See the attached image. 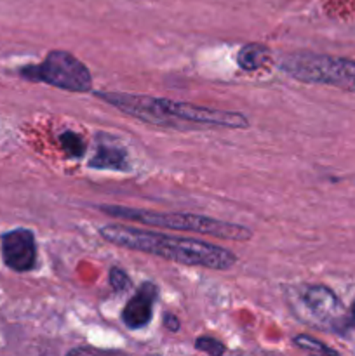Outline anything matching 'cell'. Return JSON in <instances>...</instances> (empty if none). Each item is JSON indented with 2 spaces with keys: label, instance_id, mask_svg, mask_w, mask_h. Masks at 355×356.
I'll return each mask as SVG.
<instances>
[{
  "label": "cell",
  "instance_id": "obj_12",
  "mask_svg": "<svg viewBox=\"0 0 355 356\" xmlns=\"http://www.w3.org/2000/svg\"><path fill=\"white\" fill-rule=\"evenodd\" d=\"M294 346H298L299 350L312 351V353L336 355V351H334L333 348L326 346V344H324V343H320V341L313 339V337H310V336H305V334H301V336H296L294 337Z\"/></svg>",
  "mask_w": 355,
  "mask_h": 356
},
{
  "label": "cell",
  "instance_id": "obj_6",
  "mask_svg": "<svg viewBox=\"0 0 355 356\" xmlns=\"http://www.w3.org/2000/svg\"><path fill=\"white\" fill-rule=\"evenodd\" d=\"M291 305L306 322L338 329L345 323V312L340 299L324 285H299L291 291Z\"/></svg>",
  "mask_w": 355,
  "mask_h": 356
},
{
  "label": "cell",
  "instance_id": "obj_9",
  "mask_svg": "<svg viewBox=\"0 0 355 356\" xmlns=\"http://www.w3.org/2000/svg\"><path fill=\"white\" fill-rule=\"evenodd\" d=\"M90 169L97 170H117V172H125L131 169L127 152L122 146H113L110 141L101 143L97 146L96 155L89 162Z\"/></svg>",
  "mask_w": 355,
  "mask_h": 356
},
{
  "label": "cell",
  "instance_id": "obj_13",
  "mask_svg": "<svg viewBox=\"0 0 355 356\" xmlns=\"http://www.w3.org/2000/svg\"><path fill=\"white\" fill-rule=\"evenodd\" d=\"M195 350L200 351V353L211 355V356H219L226 351V346L221 343V341L214 339V337L209 336H202L195 339Z\"/></svg>",
  "mask_w": 355,
  "mask_h": 356
},
{
  "label": "cell",
  "instance_id": "obj_7",
  "mask_svg": "<svg viewBox=\"0 0 355 356\" xmlns=\"http://www.w3.org/2000/svg\"><path fill=\"white\" fill-rule=\"evenodd\" d=\"M2 257L7 268L26 273L37 266V245L30 229H13L2 236Z\"/></svg>",
  "mask_w": 355,
  "mask_h": 356
},
{
  "label": "cell",
  "instance_id": "obj_2",
  "mask_svg": "<svg viewBox=\"0 0 355 356\" xmlns=\"http://www.w3.org/2000/svg\"><path fill=\"white\" fill-rule=\"evenodd\" d=\"M97 99L104 101L110 106L117 108L122 113L134 117L138 120L153 125H174L178 122H187L204 127H221V129H247L249 118L239 111L212 110V108L195 106L190 103L166 99V97L138 96L127 92H106V90H94Z\"/></svg>",
  "mask_w": 355,
  "mask_h": 356
},
{
  "label": "cell",
  "instance_id": "obj_10",
  "mask_svg": "<svg viewBox=\"0 0 355 356\" xmlns=\"http://www.w3.org/2000/svg\"><path fill=\"white\" fill-rule=\"evenodd\" d=\"M271 61V51L263 44H247L237 52V63L244 72H256Z\"/></svg>",
  "mask_w": 355,
  "mask_h": 356
},
{
  "label": "cell",
  "instance_id": "obj_3",
  "mask_svg": "<svg viewBox=\"0 0 355 356\" xmlns=\"http://www.w3.org/2000/svg\"><path fill=\"white\" fill-rule=\"evenodd\" d=\"M97 209L104 214L111 216V218H120L125 221L136 222V225L153 226V228L183 229V232H194L198 235L228 240V242H247V240L253 238V232L246 226L219 221V219L207 218V216L187 214V212L146 211V209L120 207V205H100Z\"/></svg>",
  "mask_w": 355,
  "mask_h": 356
},
{
  "label": "cell",
  "instance_id": "obj_16",
  "mask_svg": "<svg viewBox=\"0 0 355 356\" xmlns=\"http://www.w3.org/2000/svg\"><path fill=\"white\" fill-rule=\"evenodd\" d=\"M350 322H352V325H355V301H354V305H352V309H350Z\"/></svg>",
  "mask_w": 355,
  "mask_h": 356
},
{
  "label": "cell",
  "instance_id": "obj_14",
  "mask_svg": "<svg viewBox=\"0 0 355 356\" xmlns=\"http://www.w3.org/2000/svg\"><path fill=\"white\" fill-rule=\"evenodd\" d=\"M131 280L125 275V271L118 270V268H111L110 270V285L115 289V291H125L129 287Z\"/></svg>",
  "mask_w": 355,
  "mask_h": 356
},
{
  "label": "cell",
  "instance_id": "obj_1",
  "mask_svg": "<svg viewBox=\"0 0 355 356\" xmlns=\"http://www.w3.org/2000/svg\"><path fill=\"white\" fill-rule=\"evenodd\" d=\"M101 238L117 247L162 257L184 266L226 271L237 264V254L225 247L187 236H171L125 225H104L100 228Z\"/></svg>",
  "mask_w": 355,
  "mask_h": 356
},
{
  "label": "cell",
  "instance_id": "obj_5",
  "mask_svg": "<svg viewBox=\"0 0 355 356\" xmlns=\"http://www.w3.org/2000/svg\"><path fill=\"white\" fill-rule=\"evenodd\" d=\"M21 75L31 82H42L68 92H90L93 75L79 58L68 51H49L40 65H31L21 70Z\"/></svg>",
  "mask_w": 355,
  "mask_h": 356
},
{
  "label": "cell",
  "instance_id": "obj_11",
  "mask_svg": "<svg viewBox=\"0 0 355 356\" xmlns=\"http://www.w3.org/2000/svg\"><path fill=\"white\" fill-rule=\"evenodd\" d=\"M59 143H61V148L65 149L66 155L72 156V159H80L86 153V143L75 132H65V134H61L59 136Z\"/></svg>",
  "mask_w": 355,
  "mask_h": 356
},
{
  "label": "cell",
  "instance_id": "obj_15",
  "mask_svg": "<svg viewBox=\"0 0 355 356\" xmlns=\"http://www.w3.org/2000/svg\"><path fill=\"white\" fill-rule=\"evenodd\" d=\"M164 325H166V329H169L171 332H176V330H180V320L174 315H171V313H167V315L164 316Z\"/></svg>",
  "mask_w": 355,
  "mask_h": 356
},
{
  "label": "cell",
  "instance_id": "obj_8",
  "mask_svg": "<svg viewBox=\"0 0 355 356\" xmlns=\"http://www.w3.org/2000/svg\"><path fill=\"white\" fill-rule=\"evenodd\" d=\"M157 298H159V289L152 282H145L138 291L134 292L127 305L122 309V322L127 329L138 330L143 329L150 323L153 316V306H155Z\"/></svg>",
  "mask_w": 355,
  "mask_h": 356
},
{
  "label": "cell",
  "instance_id": "obj_4",
  "mask_svg": "<svg viewBox=\"0 0 355 356\" xmlns=\"http://www.w3.org/2000/svg\"><path fill=\"white\" fill-rule=\"evenodd\" d=\"M278 68L303 83H319L355 92V59L294 52L281 59Z\"/></svg>",
  "mask_w": 355,
  "mask_h": 356
}]
</instances>
